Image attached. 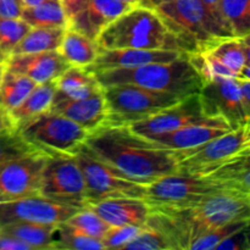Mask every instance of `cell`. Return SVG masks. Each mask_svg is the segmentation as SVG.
Returning a JSON list of instances; mask_svg holds the SVG:
<instances>
[{"label": "cell", "instance_id": "obj_41", "mask_svg": "<svg viewBox=\"0 0 250 250\" xmlns=\"http://www.w3.org/2000/svg\"><path fill=\"white\" fill-rule=\"evenodd\" d=\"M22 9L20 0H0V19H20Z\"/></svg>", "mask_w": 250, "mask_h": 250}, {"label": "cell", "instance_id": "obj_35", "mask_svg": "<svg viewBox=\"0 0 250 250\" xmlns=\"http://www.w3.org/2000/svg\"><path fill=\"white\" fill-rule=\"evenodd\" d=\"M129 250H175L172 242L164 232L146 224L136 237L125 246Z\"/></svg>", "mask_w": 250, "mask_h": 250}, {"label": "cell", "instance_id": "obj_8", "mask_svg": "<svg viewBox=\"0 0 250 250\" xmlns=\"http://www.w3.org/2000/svg\"><path fill=\"white\" fill-rule=\"evenodd\" d=\"M75 158L84 178L87 203L112 198L144 199L146 197V186L117 172L84 146H81L80 150L75 154Z\"/></svg>", "mask_w": 250, "mask_h": 250}, {"label": "cell", "instance_id": "obj_42", "mask_svg": "<svg viewBox=\"0 0 250 250\" xmlns=\"http://www.w3.org/2000/svg\"><path fill=\"white\" fill-rule=\"evenodd\" d=\"M0 250H33L24 242L0 231Z\"/></svg>", "mask_w": 250, "mask_h": 250}, {"label": "cell", "instance_id": "obj_30", "mask_svg": "<svg viewBox=\"0 0 250 250\" xmlns=\"http://www.w3.org/2000/svg\"><path fill=\"white\" fill-rule=\"evenodd\" d=\"M36 85L37 83L26 76L6 68L0 84V107L7 112L11 111L23 102Z\"/></svg>", "mask_w": 250, "mask_h": 250}, {"label": "cell", "instance_id": "obj_34", "mask_svg": "<svg viewBox=\"0 0 250 250\" xmlns=\"http://www.w3.org/2000/svg\"><path fill=\"white\" fill-rule=\"evenodd\" d=\"M66 222L70 224L71 226L76 227L77 229H80L81 232H83L87 236L99 239V241H102L103 237L105 236V233L110 229L109 225L94 210L88 208L87 205L81 208Z\"/></svg>", "mask_w": 250, "mask_h": 250}, {"label": "cell", "instance_id": "obj_11", "mask_svg": "<svg viewBox=\"0 0 250 250\" xmlns=\"http://www.w3.org/2000/svg\"><path fill=\"white\" fill-rule=\"evenodd\" d=\"M39 195L60 204L84 207L87 203L84 178L75 155L48 156Z\"/></svg>", "mask_w": 250, "mask_h": 250}, {"label": "cell", "instance_id": "obj_39", "mask_svg": "<svg viewBox=\"0 0 250 250\" xmlns=\"http://www.w3.org/2000/svg\"><path fill=\"white\" fill-rule=\"evenodd\" d=\"M204 9L207 10L209 16L211 17L212 22L215 24L217 34L220 38H229L233 37L231 29H229V24L225 21L224 16L221 14V9H220V0H199Z\"/></svg>", "mask_w": 250, "mask_h": 250}, {"label": "cell", "instance_id": "obj_9", "mask_svg": "<svg viewBox=\"0 0 250 250\" xmlns=\"http://www.w3.org/2000/svg\"><path fill=\"white\" fill-rule=\"evenodd\" d=\"M222 189H231L208 177L173 172L146 185L144 200L151 209H178L189 207Z\"/></svg>", "mask_w": 250, "mask_h": 250}, {"label": "cell", "instance_id": "obj_31", "mask_svg": "<svg viewBox=\"0 0 250 250\" xmlns=\"http://www.w3.org/2000/svg\"><path fill=\"white\" fill-rule=\"evenodd\" d=\"M51 249L58 250H99L104 249L102 241L87 236L67 222L56 225Z\"/></svg>", "mask_w": 250, "mask_h": 250}, {"label": "cell", "instance_id": "obj_27", "mask_svg": "<svg viewBox=\"0 0 250 250\" xmlns=\"http://www.w3.org/2000/svg\"><path fill=\"white\" fill-rule=\"evenodd\" d=\"M56 225L36 222H11L0 227V231L11 234L28 244L33 250L51 249Z\"/></svg>", "mask_w": 250, "mask_h": 250}, {"label": "cell", "instance_id": "obj_1", "mask_svg": "<svg viewBox=\"0 0 250 250\" xmlns=\"http://www.w3.org/2000/svg\"><path fill=\"white\" fill-rule=\"evenodd\" d=\"M83 146L117 172L144 186L178 170L175 151L155 146L128 126L103 125L88 133Z\"/></svg>", "mask_w": 250, "mask_h": 250}, {"label": "cell", "instance_id": "obj_37", "mask_svg": "<svg viewBox=\"0 0 250 250\" xmlns=\"http://www.w3.org/2000/svg\"><path fill=\"white\" fill-rule=\"evenodd\" d=\"M33 151L15 129L0 132V166Z\"/></svg>", "mask_w": 250, "mask_h": 250}, {"label": "cell", "instance_id": "obj_47", "mask_svg": "<svg viewBox=\"0 0 250 250\" xmlns=\"http://www.w3.org/2000/svg\"><path fill=\"white\" fill-rule=\"evenodd\" d=\"M6 71V65H5L4 61H0V84H1L2 77H4V73Z\"/></svg>", "mask_w": 250, "mask_h": 250}, {"label": "cell", "instance_id": "obj_5", "mask_svg": "<svg viewBox=\"0 0 250 250\" xmlns=\"http://www.w3.org/2000/svg\"><path fill=\"white\" fill-rule=\"evenodd\" d=\"M155 11L187 55L204 53L222 39L199 0H165Z\"/></svg>", "mask_w": 250, "mask_h": 250}, {"label": "cell", "instance_id": "obj_7", "mask_svg": "<svg viewBox=\"0 0 250 250\" xmlns=\"http://www.w3.org/2000/svg\"><path fill=\"white\" fill-rule=\"evenodd\" d=\"M103 95L106 105L104 126H129L183 99L172 93L133 84L107 85L103 88Z\"/></svg>", "mask_w": 250, "mask_h": 250}, {"label": "cell", "instance_id": "obj_13", "mask_svg": "<svg viewBox=\"0 0 250 250\" xmlns=\"http://www.w3.org/2000/svg\"><path fill=\"white\" fill-rule=\"evenodd\" d=\"M48 155L33 150L0 166V195L6 202L39 194Z\"/></svg>", "mask_w": 250, "mask_h": 250}, {"label": "cell", "instance_id": "obj_10", "mask_svg": "<svg viewBox=\"0 0 250 250\" xmlns=\"http://www.w3.org/2000/svg\"><path fill=\"white\" fill-rule=\"evenodd\" d=\"M250 148L249 125L234 128L197 148L175 151L178 172L205 177L226 161Z\"/></svg>", "mask_w": 250, "mask_h": 250}, {"label": "cell", "instance_id": "obj_19", "mask_svg": "<svg viewBox=\"0 0 250 250\" xmlns=\"http://www.w3.org/2000/svg\"><path fill=\"white\" fill-rule=\"evenodd\" d=\"M131 7L120 0H88L84 9L68 22V27L97 42L100 33Z\"/></svg>", "mask_w": 250, "mask_h": 250}, {"label": "cell", "instance_id": "obj_36", "mask_svg": "<svg viewBox=\"0 0 250 250\" xmlns=\"http://www.w3.org/2000/svg\"><path fill=\"white\" fill-rule=\"evenodd\" d=\"M246 226H249V219L237 220V221L222 225L190 242L188 250H215L217 244L221 243L227 236Z\"/></svg>", "mask_w": 250, "mask_h": 250}, {"label": "cell", "instance_id": "obj_40", "mask_svg": "<svg viewBox=\"0 0 250 250\" xmlns=\"http://www.w3.org/2000/svg\"><path fill=\"white\" fill-rule=\"evenodd\" d=\"M215 250H250L249 226L227 236L221 243L217 244Z\"/></svg>", "mask_w": 250, "mask_h": 250}, {"label": "cell", "instance_id": "obj_49", "mask_svg": "<svg viewBox=\"0 0 250 250\" xmlns=\"http://www.w3.org/2000/svg\"><path fill=\"white\" fill-rule=\"evenodd\" d=\"M2 202H6V200H5V198L2 197V195H0V203H2Z\"/></svg>", "mask_w": 250, "mask_h": 250}, {"label": "cell", "instance_id": "obj_14", "mask_svg": "<svg viewBox=\"0 0 250 250\" xmlns=\"http://www.w3.org/2000/svg\"><path fill=\"white\" fill-rule=\"evenodd\" d=\"M81 208L60 204L42 195L0 203V227L11 222L58 225L65 222Z\"/></svg>", "mask_w": 250, "mask_h": 250}, {"label": "cell", "instance_id": "obj_6", "mask_svg": "<svg viewBox=\"0 0 250 250\" xmlns=\"http://www.w3.org/2000/svg\"><path fill=\"white\" fill-rule=\"evenodd\" d=\"M15 131L33 150L48 156L75 155L88 136L76 122L51 110L16 125Z\"/></svg>", "mask_w": 250, "mask_h": 250}, {"label": "cell", "instance_id": "obj_25", "mask_svg": "<svg viewBox=\"0 0 250 250\" xmlns=\"http://www.w3.org/2000/svg\"><path fill=\"white\" fill-rule=\"evenodd\" d=\"M250 149L244 150L226 161L205 177L214 180L231 189L250 194V171H249Z\"/></svg>", "mask_w": 250, "mask_h": 250}, {"label": "cell", "instance_id": "obj_32", "mask_svg": "<svg viewBox=\"0 0 250 250\" xmlns=\"http://www.w3.org/2000/svg\"><path fill=\"white\" fill-rule=\"evenodd\" d=\"M220 9L233 37L250 34V0H220Z\"/></svg>", "mask_w": 250, "mask_h": 250}, {"label": "cell", "instance_id": "obj_15", "mask_svg": "<svg viewBox=\"0 0 250 250\" xmlns=\"http://www.w3.org/2000/svg\"><path fill=\"white\" fill-rule=\"evenodd\" d=\"M203 110L199 94H192L183 98L176 104L165 107L161 111L129 125L131 131L144 138L167 134L183 126L207 119Z\"/></svg>", "mask_w": 250, "mask_h": 250}, {"label": "cell", "instance_id": "obj_48", "mask_svg": "<svg viewBox=\"0 0 250 250\" xmlns=\"http://www.w3.org/2000/svg\"><path fill=\"white\" fill-rule=\"evenodd\" d=\"M120 1L125 2V4L129 5V6H136V5H137L136 0H120Z\"/></svg>", "mask_w": 250, "mask_h": 250}, {"label": "cell", "instance_id": "obj_45", "mask_svg": "<svg viewBox=\"0 0 250 250\" xmlns=\"http://www.w3.org/2000/svg\"><path fill=\"white\" fill-rule=\"evenodd\" d=\"M137 5L138 6H143V7H148V9L155 10L161 2H164L165 0H136Z\"/></svg>", "mask_w": 250, "mask_h": 250}, {"label": "cell", "instance_id": "obj_29", "mask_svg": "<svg viewBox=\"0 0 250 250\" xmlns=\"http://www.w3.org/2000/svg\"><path fill=\"white\" fill-rule=\"evenodd\" d=\"M65 31L66 28L31 27V29L16 45L12 55L58 50Z\"/></svg>", "mask_w": 250, "mask_h": 250}, {"label": "cell", "instance_id": "obj_28", "mask_svg": "<svg viewBox=\"0 0 250 250\" xmlns=\"http://www.w3.org/2000/svg\"><path fill=\"white\" fill-rule=\"evenodd\" d=\"M31 27L67 28L68 20L59 0H46L34 6H24L21 17Z\"/></svg>", "mask_w": 250, "mask_h": 250}, {"label": "cell", "instance_id": "obj_43", "mask_svg": "<svg viewBox=\"0 0 250 250\" xmlns=\"http://www.w3.org/2000/svg\"><path fill=\"white\" fill-rule=\"evenodd\" d=\"M59 1H60L66 16H67L68 22H70L76 15H78L84 9L88 0H59Z\"/></svg>", "mask_w": 250, "mask_h": 250}, {"label": "cell", "instance_id": "obj_22", "mask_svg": "<svg viewBox=\"0 0 250 250\" xmlns=\"http://www.w3.org/2000/svg\"><path fill=\"white\" fill-rule=\"evenodd\" d=\"M54 82L56 92L54 94L53 103L59 100L85 99L103 90L94 73L88 67L70 66L58 78H55Z\"/></svg>", "mask_w": 250, "mask_h": 250}, {"label": "cell", "instance_id": "obj_3", "mask_svg": "<svg viewBox=\"0 0 250 250\" xmlns=\"http://www.w3.org/2000/svg\"><path fill=\"white\" fill-rule=\"evenodd\" d=\"M103 88L112 84H133L156 92L172 93L180 97L197 94L202 80L187 54L168 62H153L128 68H107L93 71Z\"/></svg>", "mask_w": 250, "mask_h": 250}, {"label": "cell", "instance_id": "obj_18", "mask_svg": "<svg viewBox=\"0 0 250 250\" xmlns=\"http://www.w3.org/2000/svg\"><path fill=\"white\" fill-rule=\"evenodd\" d=\"M177 50L158 49H99L94 62L88 66L90 71L107 68H128L153 62H168L182 56Z\"/></svg>", "mask_w": 250, "mask_h": 250}, {"label": "cell", "instance_id": "obj_44", "mask_svg": "<svg viewBox=\"0 0 250 250\" xmlns=\"http://www.w3.org/2000/svg\"><path fill=\"white\" fill-rule=\"evenodd\" d=\"M10 129H15L14 122H12L9 112L0 107V132L10 131Z\"/></svg>", "mask_w": 250, "mask_h": 250}, {"label": "cell", "instance_id": "obj_2", "mask_svg": "<svg viewBox=\"0 0 250 250\" xmlns=\"http://www.w3.org/2000/svg\"><path fill=\"white\" fill-rule=\"evenodd\" d=\"M244 219H250V194L236 189H222L189 207L150 208L146 224L164 232L175 249L188 250L190 242L202 234Z\"/></svg>", "mask_w": 250, "mask_h": 250}, {"label": "cell", "instance_id": "obj_26", "mask_svg": "<svg viewBox=\"0 0 250 250\" xmlns=\"http://www.w3.org/2000/svg\"><path fill=\"white\" fill-rule=\"evenodd\" d=\"M54 81L37 84L19 106L9 111L15 127H16V125L32 119L37 115L43 114L50 109L51 104H53L54 94L56 92Z\"/></svg>", "mask_w": 250, "mask_h": 250}, {"label": "cell", "instance_id": "obj_23", "mask_svg": "<svg viewBox=\"0 0 250 250\" xmlns=\"http://www.w3.org/2000/svg\"><path fill=\"white\" fill-rule=\"evenodd\" d=\"M207 53L237 73L239 80H250L249 36L219 39Z\"/></svg>", "mask_w": 250, "mask_h": 250}, {"label": "cell", "instance_id": "obj_16", "mask_svg": "<svg viewBox=\"0 0 250 250\" xmlns=\"http://www.w3.org/2000/svg\"><path fill=\"white\" fill-rule=\"evenodd\" d=\"M232 127L221 117H207L161 136L146 138L160 148L185 151L197 148L216 137L232 131Z\"/></svg>", "mask_w": 250, "mask_h": 250}, {"label": "cell", "instance_id": "obj_46", "mask_svg": "<svg viewBox=\"0 0 250 250\" xmlns=\"http://www.w3.org/2000/svg\"><path fill=\"white\" fill-rule=\"evenodd\" d=\"M21 1V4L24 6H34V5H38L41 4V2H44L46 1V0H20Z\"/></svg>", "mask_w": 250, "mask_h": 250}, {"label": "cell", "instance_id": "obj_24", "mask_svg": "<svg viewBox=\"0 0 250 250\" xmlns=\"http://www.w3.org/2000/svg\"><path fill=\"white\" fill-rule=\"evenodd\" d=\"M58 51L70 66L88 67L97 59L99 48L95 41L67 27Z\"/></svg>", "mask_w": 250, "mask_h": 250}, {"label": "cell", "instance_id": "obj_12", "mask_svg": "<svg viewBox=\"0 0 250 250\" xmlns=\"http://www.w3.org/2000/svg\"><path fill=\"white\" fill-rule=\"evenodd\" d=\"M198 94L208 117H221L233 129L249 125L250 114L243 105L239 80L214 77L203 84Z\"/></svg>", "mask_w": 250, "mask_h": 250}, {"label": "cell", "instance_id": "obj_38", "mask_svg": "<svg viewBox=\"0 0 250 250\" xmlns=\"http://www.w3.org/2000/svg\"><path fill=\"white\" fill-rule=\"evenodd\" d=\"M142 227L143 226H137V225L110 227L102 239L104 249H124L125 246L138 234Z\"/></svg>", "mask_w": 250, "mask_h": 250}, {"label": "cell", "instance_id": "obj_20", "mask_svg": "<svg viewBox=\"0 0 250 250\" xmlns=\"http://www.w3.org/2000/svg\"><path fill=\"white\" fill-rule=\"evenodd\" d=\"M88 208L94 210L110 227L146 224L150 207L144 199L139 198H112L87 203Z\"/></svg>", "mask_w": 250, "mask_h": 250}, {"label": "cell", "instance_id": "obj_4", "mask_svg": "<svg viewBox=\"0 0 250 250\" xmlns=\"http://www.w3.org/2000/svg\"><path fill=\"white\" fill-rule=\"evenodd\" d=\"M99 49L177 50V41L155 10L132 6L117 17L97 39ZM182 53V51H181Z\"/></svg>", "mask_w": 250, "mask_h": 250}, {"label": "cell", "instance_id": "obj_17", "mask_svg": "<svg viewBox=\"0 0 250 250\" xmlns=\"http://www.w3.org/2000/svg\"><path fill=\"white\" fill-rule=\"evenodd\" d=\"M5 65L7 70L21 73L37 84L54 81L70 67L58 50L11 55Z\"/></svg>", "mask_w": 250, "mask_h": 250}, {"label": "cell", "instance_id": "obj_21", "mask_svg": "<svg viewBox=\"0 0 250 250\" xmlns=\"http://www.w3.org/2000/svg\"><path fill=\"white\" fill-rule=\"evenodd\" d=\"M49 110L76 122L88 133L102 127L106 120V105L103 90L85 99L54 102Z\"/></svg>", "mask_w": 250, "mask_h": 250}, {"label": "cell", "instance_id": "obj_33", "mask_svg": "<svg viewBox=\"0 0 250 250\" xmlns=\"http://www.w3.org/2000/svg\"><path fill=\"white\" fill-rule=\"evenodd\" d=\"M29 29L31 26L22 19H0V61L6 62Z\"/></svg>", "mask_w": 250, "mask_h": 250}]
</instances>
